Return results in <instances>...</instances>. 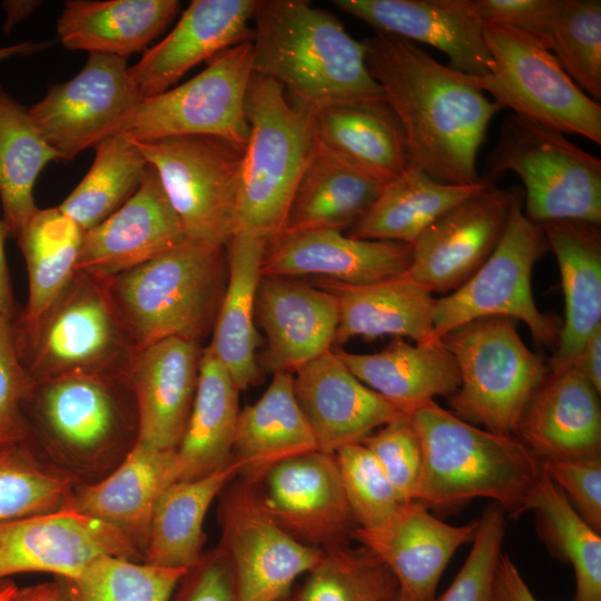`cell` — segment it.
Wrapping results in <instances>:
<instances>
[{
  "label": "cell",
  "mask_w": 601,
  "mask_h": 601,
  "mask_svg": "<svg viewBox=\"0 0 601 601\" xmlns=\"http://www.w3.org/2000/svg\"><path fill=\"white\" fill-rule=\"evenodd\" d=\"M363 43L370 73L404 134L410 166L444 184L483 181L476 156L502 108L471 76L439 62L410 40L376 32Z\"/></svg>",
  "instance_id": "1"
},
{
  "label": "cell",
  "mask_w": 601,
  "mask_h": 601,
  "mask_svg": "<svg viewBox=\"0 0 601 601\" xmlns=\"http://www.w3.org/2000/svg\"><path fill=\"white\" fill-rule=\"evenodd\" d=\"M253 21V71L278 83L292 102L317 114L384 101L363 41L332 13L304 0H258Z\"/></svg>",
  "instance_id": "2"
},
{
  "label": "cell",
  "mask_w": 601,
  "mask_h": 601,
  "mask_svg": "<svg viewBox=\"0 0 601 601\" xmlns=\"http://www.w3.org/2000/svg\"><path fill=\"white\" fill-rule=\"evenodd\" d=\"M408 414L423 455L415 501L428 509H447L484 497L505 513H522L543 471L515 436L481 428L435 401Z\"/></svg>",
  "instance_id": "3"
},
{
  "label": "cell",
  "mask_w": 601,
  "mask_h": 601,
  "mask_svg": "<svg viewBox=\"0 0 601 601\" xmlns=\"http://www.w3.org/2000/svg\"><path fill=\"white\" fill-rule=\"evenodd\" d=\"M227 278L226 246L186 239L110 278L109 292L137 349L169 337L201 346Z\"/></svg>",
  "instance_id": "4"
},
{
  "label": "cell",
  "mask_w": 601,
  "mask_h": 601,
  "mask_svg": "<svg viewBox=\"0 0 601 601\" xmlns=\"http://www.w3.org/2000/svg\"><path fill=\"white\" fill-rule=\"evenodd\" d=\"M19 361L35 383L75 373L127 375L137 347L109 279L76 272L38 315L12 321Z\"/></svg>",
  "instance_id": "5"
},
{
  "label": "cell",
  "mask_w": 601,
  "mask_h": 601,
  "mask_svg": "<svg viewBox=\"0 0 601 601\" xmlns=\"http://www.w3.org/2000/svg\"><path fill=\"white\" fill-rule=\"evenodd\" d=\"M246 115L238 230L268 240L282 233L297 184L317 150L316 114L292 102L275 81L253 73Z\"/></svg>",
  "instance_id": "6"
},
{
  "label": "cell",
  "mask_w": 601,
  "mask_h": 601,
  "mask_svg": "<svg viewBox=\"0 0 601 601\" xmlns=\"http://www.w3.org/2000/svg\"><path fill=\"white\" fill-rule=\"evenodd\" d=\"M461 383L450 396L454 414L495 434L514 436L521 416L550 370L521 339L511 318L469 322L442 337Z\"/></svg>",
  "instance_id": "7"
},
{
  "label": "cell",
  "mask_w": 601,
  "mask_h": 601,
  "mask_svg": "<svg viewBox=\"0 0 601 601\" xmlns=\"http://www.w3.org/2000/svg\"><path fill=\"white\" fill-rule=\"evenodd\" d=\"M491 177L520 176L526 217L601 223V159L578 147L564 134L509 115L486 158Z\"/></svg>",
  "instance_id": "8"
},
{
  "label": "cell",
  "mask_w": 601,
  "mask_h": 601,
  "mask_svg": "<svg viewBox=\"0 0 601 601\" xmlns=\"http://www.w3.org/2000/svg\"><path fill=\"white\" fill-rule=\"evenodd\" d=\"M492 68L472 77L502 109L562 134L601 145V106L563 70L535 37L514 28L483 23Z\"/></svg>",
  "instance_id": "9"
},
{
  "label": "cell",
  "mask_w": 601,
  "mask_h": 601,
  "mask_svg": "<svg viewBox=\"0 0 601 601\" xmlns=\"http://www.w3.org/2000/svg\"><path fill=\"white\" fill-rule=\"evenodd\" d=\"M188 239L226 246L238 230L243 152L211 136L132 140Z\"/></svg>",
  "instance_id": "10"
},
{
  "label": "cell",
  "mask_w": 601,
  "mask_h": 601,
  "mask_svg": "<svg viewBox=\"0 0 601 601\" xmlns=\"http://www.w3.org/2000/svg\"><path fill=\"white\" fill-rule=\"evenodd\" d=\"M546 246L541 224L526 217L521 195L515 190L509 219L494 250L462 286L435 300V336L442 338L475 319L501 316L523 322L538 343L549 344L554 339V326L539 311L531 286L534 264Z\"/></svg>",
  "instance_id": "11"
},
{
  "label": "cell",
  "mask_w": 601,
  "mask_h": 601,
  "mask_svg": "<svg viewBox=\"0 0 601 601\" xmlns=\"http://www.w3.org/2000/svg\"><path fill=\"white\" fill-rule=\"evenodd\" d=\"M252 49V40L228 48L183 85L142 99L122 131L131 140L211 136L244 154L249 135L246 97L254 73Z\"/></svg>",
  "instance_id": "12"
},
{
  "label": "cell",
  "mask_w": 601,
  "mask_h": 601,
  "mask_svg": "<svg viewBox=\"0 0 601 601\" xmlns=\"http://www.w3.org/2000/svg\"><path fill=\"white\" fill-rule=\"evenodd\" d=\"M219 512L221 545L237 601H284L295 581L321 560L323 549L300 542L262 508L252 483L228 487Z\"/></svg>",
  "instance_id": "13"
},
{
  "label": "cell",
  "mask_w": 601,
  "mask_h": 601,
  "mask_svg": "<svg viewBox=\"0 0 601 601\" xmlns=\"http://www.w3.org/2000/svg\"><path fill=\"white\" fill-rule=\"evenodd\" d=\"M127 60L89 53L79 73L51 86L28 109L60 159L71 160L105 138L122 131L142 98L129 77Z\"/></svg>",
  "instance_id": "14"
},
{
  "label": "cell",
  "mask_w": 601,
  "mask_h": 601,
  "mask_svg": "<svg viewBox=\"0 0 601 601\" xmlns=\"http://www.w3.org/2000/svg\"><path fill=\"white\" fill-rule=\"evenodd\" d=\"M139 549L116 526L67 504L56 511L0 522V583L24 572L78 578L102 556L135 561Z\"/></svg>",
  "instance_id": "15"
},
{
  "label": "cell",
  "mask_w": 601,
  "mask_h": 601,
  "mask_svg": "<svg viewBox=\"0 0 601 601\" xmlns=\"http://www.w3.org/2000/svg\"><path fill=\"white\" fill-rule=\"evenodd\" d=\"M252 484L266 513L300 542L323 549L353 536L356 524L334 454L290 457Z\"/></svg>",
  "instance_id": "16"
},
{
  "label": "cell",
  "mask_w": 601,
  "mask_h": 601,
  "mask_svg": "<svg viewBox=\"0 0 601 601\" xmlns=\"http://www.w3.org/2000/svg\"><path fill=\"white\" fill-rule=\"evenodd\" d=\"M514 191L490 185L437 218L411 245L405 275L431 293L462 286L497 245Z\"/></svg>",
  "instance_id": "17"
},
{
  "label": "cell",
  "mask_w": 601,
  "mask_h": 601,
  "mask_svg": "<svg viewBox=\"0 0 601 601\" xmlns=\"http://www.w3.org/2000/svg\"><path fill=\"white\" fill-rule=\"evenodd\" d=\"M477 520L449 524L417 501L402 505L384 525L355 529L353 538L394 575L406 601H436L441 577L454 553L473 542Z\"/></svg>",
  "instance_id": "18"
},
{
  "label": "cell",
  "mask_w": 601,
  "mask_h": 601,
  "mask_svg": "<svg viewBox=\"0 0 601 601\" xmlns=\"http://www.w3.org/2000/svg\"><path fill=\"white\" fill-rule=\"evenodd\" d=\"M186 239L156 170L148 165L135 194L108 218L83 233L76 272L110 279Z\"/></svg>",
  "instance_id": "19"
},
{
  "label": "cell",
  "mask_w": 601,
  "mask_h": 601,
  "mask_svg": "<svg viewBox=\"0 0 601 601\" xmlns=\"http://www.w3.org/2000/svg\"><path fill=\"white\" fill-rule=\"evenodd\" d=\"M412 246L355 238L335 230L282 233L266 242L262 276H316L346 285H365L405 275Z\"/></svg>",
  "instance_id": "20"
},
{
  "label": "cell",
  "mask_w": 601,
  "mask_h": 601,
  "mask_svg": "<svg viewBox=\"0 0 601 601\" xmlns=\"http://www.w3.org/2000/svg\"><path fill=\"white\" fill-rule=\"evenodd\" d=\"M341 11L378 33H388L442 51L450 67L472 77L492 68L483 23L472 0H335Z\"/></svg>",
  "instance_id": "21"
},
{
  "label": "cell",
  "mask_w": 601,
  "mask_h": 601,
  "mask_svg": "<svg viewBox=\"0 0 601 601\" xmlns=\"http://www.w3.org/2000/svg\"><path fill=\"white\" fill-rule=\"evenodd\" d=\"M258 0H194L174 29L129 67L142 99L167 91L193 67L253 39Z\"/></svg>",
  "instance_id": "22"
},
{
  "label": "cell",
  "mask_w": 601,
  "mask_h": 601,
  "mask_svg": "<svg viewBox=\"0 0 601 601\" xmlns=\"http://www.w3.org/2000/svg\"><path fill=\"white\" fill-rule=\"evenodd\" d=\"M293 376L296 400L321 452L334 454L346 445L362 443L403 413L357 380L333 351Z\"/></svg>",
  "instance_id": "23"
},
{
  "label": "cell",
  "mask_w": 601,
  "mask_h": 601,
  "mask_svg": "<svg viewBox=\"0 0 601 601\" xmlns=\"http://www.w3.org/2000/svg\"><path fill=\"white\" fill-rule=\"evenodd\" d=\"M255 312L267 341L268 371L294 374L332 351L338 307L331 292L298 278L262 276Z\"/></svg>",
  "instance_id": "24"
},
{
  "label": "cell",
  "mask_w": 601,
  "mask_h": 601,
  "mask_svg": "<svg viewBox=\"0 0 601 601\" xmlns=\"http://www.w3.org/2000/svg\"><path fill=\"white\" fill-rule=\"evenodd\" d=\"M203 347L169 337L137 351L128 380L137 411V442L176 450L193 407Z\"/></svg>",
  "instance_id": "25"
},
{
  "label": "cell",
  "mask_w": 601,
  "mask_h": 601,
  "mask_svg": "<svg viewBox=\"0 0 601 601\" xmlns=\"http://www.w3.org/2000/svg\"><path fill=\"white\" fill-rule=\"evenodd\" d=\"M514 436L540 462L601 456L600 393L573 366L550 371Z\"/></svg>",
  "instance_id": "26"
},
{
  "label": "cell",
  "mask_w": 601,
  "mask_h": 601,
  "mask_svg": "<svg viewBox=\"0 0 601 601\" xmlns=\"http://www.w3.org/2000/svg\"><path fill=\"white\" fill-rule=\"evenodd\" d=\"M127 375L75 373L36 383L24 406H32L45 431L79 452L106 446L125 425L119 388Z\"/></svg>",
  "instance_id": "27"
},
{
  "label": "cell",
  "mask_w": 601,
  "mask_h": 601,
  "mask_svg": "<svg viewBox=\"0 0 601 601\" xmlns=\"http://www.w3.org/2000/svg\"><path fill=\"white\" fill-rule=\"evenodd\" d=\"M176 481L175 450H158L135 441L111 475L71 492L67 505L116 526L145 550L156 503Z\"/></svg>",
  "instance_id": "28"
},
{
  "label": "cell",
  "mask_w": 601,
  "mask_h": 601,
  "mask_svg": "<svg viewBox=\"0 0 601 601\" xmlns=\"http://www.w3.org/2000/svg\"><path fill=\"white\" fill-rule=\"evenodd\" d=\"M553 249L564 296V323L550 371L571 366L589 337L601 327L600 225L579 220L541 224Z\"/></svg>",
  "instance_id": "29"
},
{
  "label": "cell",
  "mask_w": 601,
  "mask_h": 601,
  "mask_svg": "<svg viewBox=\"0 0 601 601\" xmlns=\"http://www.w3.org/2000/svg\"><path fill=\"white\" fill-rule=\"evenodd\" d=\"M315 285L331 292L337 302L334 345L353 337L386 335L408 337L415 343L439 338L433 328L436 299L406 275L365 285L318 278Z\"/></svg>",
  "instance_id": "30"
},
{
  "label": "cell",
  "mask_w": 601,
  "mask_h": 601,
  "mask_svg": "<svg viewBox=\"0 0 601 601\" xmlns=\"http://www.w3.org/2000/svg\"><path fill=\"white\" fill-rule=\"evenodd\" d=\"M335 353L357 380L403 413L460 387L456 359L442 338L415 344L396 339L373 354Z\"/></svg>",
  "instance_id": "31"
},
{
  "label": "cell",
  "mask_w": 601,
  "mask_h": 601,
  "mask_svg": "<svg viewBox=\"0 0 601 601\" xmlns=\"http://www.w3.org/2000/svg\"><path fill=\"white\" fill-rule=\"evenodd\" d=\"M266 239L238 230L226 245L228 278L208 347L227 368L239 391L260 380L256 357V294Z\"/></svg>",
  "instance_id": "32"
},
{
  "label": "cell",
  "mask_w": 601,
  "mask_h": 601,
  "mask_svg": "<svg viewBox=\"0 0 601 601\" xmlns=\"http://www.w3.org/2000/svg\"><path fill=\"white\" fill-rule=\"evenodd\" d=\"M318 451L294 391V376L274 373L262 396L240 408L233 461L243 481L257 483L276 464Z\"/></svg>",
  "instance_id": "33"
},
{
  "label": "cell",
  "mask_w": 601,
  "mask_h": 601,
  "mask_svg": "<svg viewBox=\"0 0 601 601\" xmlns=\"http://www.w3.org/2000/svg\"><path fill=\"white\" fill-rule=\"evenodd\" d=\"M179 9L177 0H69L57 33L69 50L127 60L161 35Z\"/></svg>",
  "instance_id": "34"
},
{
  "label": "cell",
  "mask_w": 601,
  "mask_h": 601,
  "mask_svg": "<svg viewBox=\"0 0 601 601\" xmlns=\"http://www.w3.org/2000/svg\"><path fill=\"white\" fill-rule=\"evenodd\" d=\"M239 392L227 368L204 347L193 407L175 450L178 480L206 476L233 461Z\"/></svg>",
  "instance_id": "35"
},
{
  "label": "cell",
  "mask_w": 601,
  "mask_h": 601,
  "mask_svg": "<svg viewBox=\"0 0 601 601\" xmlns=\"http://www.w3.org/2000/svg\"><path fill=\"white\" fill-rule=\"evenodd\" d=\"M385 184L318 146L297 184L282 233L349 230Z\"/></svg>",
  "instance_id": "36"
},
{
  "label": "cell",
  "mask_w": 601,
  "mask_h": 601,
  "mask_svg": "<svg viewBox=\"0 0 601 601\" xmlns=\"http://www.w3.org/2000/svg\"><path fill=\"white\" fill-rule=\"evenodd\" d=\"M316 135L321 148L381 181L410 166L404 134L385 101L321 110Z\"/></svg>",
  "instance_id": "37"
},
{
  "label": "cell",
  "mask_w": 601,
  "mask_h": 601,
  "mask_svg": "<svg viewBox=\"0 0 601 601\" xmlns=\"http://www.w3.org/2000/svg\"><path fill=\"white\" fill-rule=\"evenodd\" d=\"M238 475L227 466L195 480H178L158 499L152 512L144 562L190 570L204 556V522L215 497Z\"/></svg>",
  "instance_id": "38"
},
{
  "label": "cell",
  "mask_w": 601,
  "mask_h": 601,
  "mask_svg": "<svg viewBox=\"0 0 601 601\" xmlns=\"http://www.w3.org/2000/svg\"><path fill=\"white\" fill-rule=\"evenodd\" d=\"M489 186L487 180L473 185L444 184L408 166L384 185L372 207L347 235L413 245L437 218Z\"/></svg>",
  "instance_id": "39"
},
{
  "label": "cell",
  "mask_w": 601,
  "mask_h": 601,
  "mask_svg": "<svg viewBox=\"0 0 601 601\" xmlns=\"http://www.w3.org/2000/svg\"><path fill=\"white\" fill-rule=\"evenodd\" d=\"M60 159L28 109L0 87V199L9 234L17 236L39 209L33 188L45 166Z\"/></svg>",
  "instance_id": "40"
},
{
  "label": "cell",
  "mask_w": 601,
  "mask_h": 601,
  "mask_svg": "<svg viewBox=\"0 0 601 601\" xmlns=\"http://www.w3.org/2000/svg\"><path fill=\"white\" fill-rule=\"evenodd\" d=\"M543 471V470H542ZM533 511L539 535L553 555L574 572L573 601H601V535L542 472L522 513Z\"/></svg>",
  "instance_id": "41"
},
{
  "label": "cell",
  "mask_w": 601,
  "mask_h": 601,
  "mask_svg": "<svg viewBox=\"0 0 601 601\" xmlns=\"http://www.w3.org/2000/svg\"><path fill=\"white\" fill-rule=\"evenodd\" d=\"M83 230L58 207L38 209L17 236L28 272L22 317L41 313L76 273Z\"/></svg>",
  "instance_id": "42"
},
{
  "label": "cell",
  "mask_w": 601,
  "mask_h": 601,
  "mask_svg": "<svg viewBox=\"0 0 601 601\" xmlns=\"http://www.w3.org/2000/svg\"><path fill=\"white\" fill-rule=\"evenodd\" d=\"M93 148L90 169L58 206L83 233L119 209L139 188L148 168L141 151L124 131Z\"/></svg>",
  "instance_id": "43"
},
{
  "label": "cell",
  "mask_w": 601,
  "mask_h": 601,
  "mask_svg": "<svg viewBox=\"0 0 601 601\" xmlns=\"http://www.w3.org/2000/svg\"><path fill=\"white\" fill-rule=\"evenodd\" d=\"M398 592L391 571L366 548H323L295 601H384Z\"/></svg>",
  "instance_id": "44"
},
{
  "label": "cell",
  "mask_w": 601,
  "mask_h": 601,
  "mask_svg": "<svg viewBox=\"0 0 601 601\" xmlns=\"http://www.w3.org/2000/svg\"><path fill=\"white\" fill-rule=\"evenodd\" d=\"M543 45L593 100L601 99V1L558 0Z\"/></svg>",
  "instance_id": "45"
},
{
  "label": "cell",
  "mask_w": 601,
  "mask_h": 601,
  "mask_svg": "<svg viewBox=\"0 0 601 601\" xmlns=\"http://www.w3.org/2000/svg\"><path fill=\"white\" fill-rule=\"evenodd\" d=\"M188 571L102 556L62 587L69 601H171Z\"/></svg>",
  "instance_id": "46"
},
{
  "label": "cell",
  "mask_w": 601,
  "mask_h": 601,
  "mask_svg": "<svg viewBox=\"0 0 601 601\" xmlns=\"http://www.w3.org/2000/svg\"><path fill=\"white\" fill-rule=\"evenodd\" d=\"M71 492L70 480L40 466L23 444L0 446V522L59 510Z\"/></svg>",
  "instance_id": "47"
},
{
  "label": "cell",
  "mask_w": 601,
  "mask_h": 601,
  "mask_svg": "<svg viewBox=\"0 0 601 601\" xmlns=\"http://www.w3.org/2000/svg\"><path fill=\"white\" fill-rule=\"evenodd\" d=\"M334 455L357 529L384 525L406 503L363 443L346 445Z\"/></svg>",
  "instance_id": "48"
},
{
  "label": "cell",
  "mask_w": 601,
  "mask_h": 601,
  "mask_svg": "<svg viewBox=\"0 0 601 601\" xmlns=\"http://www.w3.org/2000/svg\"><path fill=\"white\" fill-rule=\"evenodd\" d=\"M505 511L489 505L477 519L471 551L444 594L436 601H489L496 565L502 554Z\"/></svg>",
  "instance_id": "49"
},
{
  "label": "cell",
  "mask_w": 601,
  "mask_h": 601,
  "mask_svg": "<svg viewBox=\"0 0 601 601\" xmlns=\"http://www.w3.org/2000/svg\"><path fill=\"white\" fill-rule=\"evenodd\" d=\"M403 502L415 501L422 472V446L408 413H400L362 442Z\"/></svg>",
  "instance_id": "50"
},
{
  "label": "cell",
  "mask_w": 601,
  "mask_h": 601,
  "mask_svg": "<svg viewBox=\"0 0 601 601\" xmlns=\"http://www.w3.org/2000/svg\"><path fill=\"white\" fill-rule=\"evenodd\" d=\"M12 321L0 316V446L20 445L28 439L24 405L36 384L19 361Z\"/></svg>",
  "instance_id": "51"
},
{
  "label": "cell",
  "mask_w": 601,
  "mask_h": 601,
  "mask_svg": "<svg viewBox=\"0 0 601 601\" xmlns=\"http://www.w3.org/2000/svg\"><path fill=\"white\" fill-rule=\"evenodd\" d=\"M577 512L601 532V456L541 462Z\"/></svg>",
  "instance_id": "52"
},
{
  "label": "cell",
  "mask_w": 601,
  "mask_h": 601,
  "mask_svg": "<svg viewBox=\"0 0 601 601\" xmlns=\"http://www.w3.org/2000/svg\"><path fill=\"white\" fill-rule=\"evenodd\" d=\"M482 23L518 29L542 43L558 0H472Z\"/></svg>",
  "instance_id": "53"
},
{
  "label": "cell",
  "mask_w": 601,
  "mask_h": 601,
  "mask_svg": "<svg viewBox=\"0 0 601 601\" xmlns=\"http://www.w3.org/2000/svg\"><path fill=\"white\" fill-rule=\"evenodd\" d=\"M171 601H237L230 562L220 546L187 572Z\"/></svg>",
  "instance_id": "54"
},
{
  "label": "cell",
  "mask_w": 601,
  "mask_h": 601,
  "mask_svg": "<svg viewBox=\"0 0 601 601\" xmlns=\"http://www.w3.org/2000/svg\"><path fill=\"white\" fill-rule=\"evenodd\" d=\"M489 601H539L505 553L500 555Z\"/></svg>",
  "instance_id": "55"
},
{
  "label": "cell",
  "mask_w": 601,
  "mask_h": 601,
  "mask_svg": "<svg viewBox=\"0 0 601 601\" xmlns=\"http://www.w3.org/2000/svg\"><path fill=\"white\" fill-rule=\"evenodd\" d=\"M571 366L601 393V327L589 337Z\"/></svg>",
  "instance_id": "56"
},
{
  "label": "cell",
  "mask_w": 601,
  "mask_h": 601,
  "mask_svg": "<svg viewBox=\"0 0 601 601\" xmlns=\"http://www.w3.org/2000/svg\"><path fill=\"white\" fill-rule=\"evenodd\" d=\"M8 236L9 229L3 219H0V316L14 318L19 312L16 308L6 260L4 243Z\"/></svg>",
  "instance_id": "57"
},
{
  "label": "cell",
  "mask_w": 601,
  "mask_h": 601,
  "mask_svg": "<svg viewBox=\"0 0 601 601\" xmlns=\"http://www.w3.org/2000/svg\"><path fill=\"white\" fill-rule=\"evenodd\" d=\"M8 601H69L60 583L45 582L18 588Z\"/></svg>",
  "instance_id": "58"
},
{
  "label": "cell",
  "mask_w": 601,
  "mask_h": 601,
  "mask_svg": "<svg viewBox=\"0 0 601 601\" xmlns=\"http://www.w3.org/2000/svg\"><path fill=\"white\" fill-rule=\"evenodd\" d=\"M39 1H4L2 7L6 10L7 19L4 30L8 32L16 23L28 17L38 6Z\"/></svg>",
  "instance_id": "59"
},
{
  "label": "cell",
  "mask_w": 601,
  "mask_h": 601,
  "mask_svg": "<svg viewBox=\"0 0 601 601\" xmlns=\"http://www.w3.org/2000/svg\"><path fill=\"white\" fill-rule=\"evenodd\" d=\"M48 46V42L23 41L12 46L0 48V61L13 56H26L37 52Z\"/></svg>",
  "instance_id": "60"
},
{
  "label": "cell",
  "mask_w": 601,
  "mask_h": 601,
  "mask_svg": "<svg viewBox=\"0 0 601 601\" xmlns=\"http://www.w3.org/2000/svg\"><path fill=\"white\" fill-rule=\"evenodd\" d=\"M18 587L11 581H3L0 584V601H8L13 593L17 591Z\"/></svg>",
  "instance_id": "61"
},
{
  "label": "cell",
  "mask_w": 601,
  "mask_h": 601,
  "mask_svg": "<svg viewBox=\"0 0 601 601\" xmlns=\"http://www.w3.org/2000/svg\"><path fill=\"white\" fill-rule=\"evenodd\" d=\"M384 601H406V599L401 594V592L398 591L397 593H395L393 597L384 600Z\"/></svg>",
  "instance_id": "62"
},
{
  "label": "cell",
  "mask_w": 601,
  "mask_h": 601,
  "mask_svg": "<svg viewBox=\"0 0 601 601\" xmlns=\"http://www.w3.org/2000/svg\"><path fill=\"white\" fill-rule=\"evenodd\" d=\"M284 601H295V599L290 600V599H285Z\"/></svg>",
  "instance_id": "63"
},
{
  "label": "cell",
  "mask_w": 601,
  "mask_h": 601,
  "mask_svg": "<svg viewBox=\"0 0 601 601\" xmlns=\"http://www.w3.org/2000/svg\"><path fill=\"white\" fill-rule=\"evenodd\" d=\"M3 582V581H2ZM1 584V583H0Z\"/></svg>",
  "instance_id": "64"
}]
</instances>
